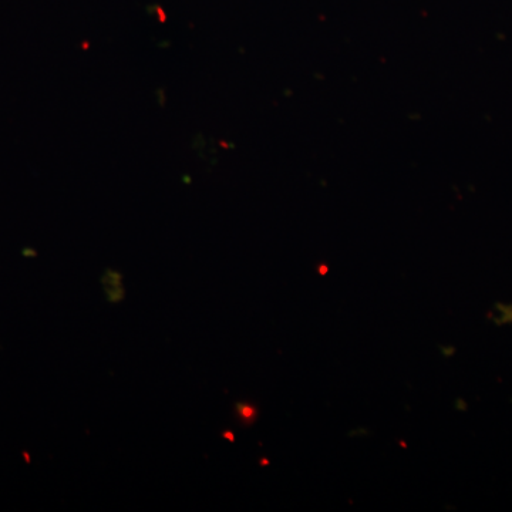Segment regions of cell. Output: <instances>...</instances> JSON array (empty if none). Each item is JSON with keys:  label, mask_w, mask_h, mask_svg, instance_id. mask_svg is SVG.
Segmentation results:
<instances>
[{"label": "cell", "mask_w": 512, "mask_h": 512, "mask_svg": "<svg viewBox=\"0 0 512 512\" xmlns=\"http://www.w3.org/2000/svg\"><path fill=\"white\" fill-rule=\"evenodd\" d=\"M237 414L242 423L252 424L254 423L256 416H258V409H256L255 406H252V404L238 403Z\"/></svg>", "instance_id": "6da1fadb"}, {"label": "cell", "mask_w": 512, "mask_h": 512, "mask_svg": "<svg viewBox=\"0 0 512 512\" xmlns=\"http://www.w3.org/2000/svg\"><path fill=\"white\" fill-rule=\"evenodd\" d=\"M222 436H224V439L231 441V443H234L235 441L234 433H231V431H225V433L222 434Z\"/></svg>", "instance_id": "7a4b0ae2"}]
</instances>
